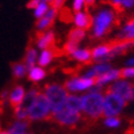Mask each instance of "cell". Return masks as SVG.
Instances as JSON below:
<instances>
[{
  "label": "cell",
  "mask_w": 134,
  "mask_h": 134,
  "mask_svg": "<svg viewBox=\"0 0 134 134\" xmlns=\"http://www.w3.org/2000/svg\"><path fill=\"white\" fill-rule=\"evenodd\" d=\"M82 98V111L89 118L97 119L103 115L104 96L100 91V88H91L88 93Z\"/></svg>",
  "instance_id": "1"
},
{
  "label": "cell",
  "mask_w": 134,
  "mask_h": 134,
  "mask_svg": "<svg viewBox=\"0 0 134 134\" xmlns=\"http://www.w3.org/2000/svg\"><path fill=\"white\" fill-rule=\"evenodd\" d=\"M120 79V70L117 69H110L109 71H107L106 73L100 75L98 79L96 80V85L97 87L101 88L107 84H113L114 82L118 81Z\"/></svg>",
  "instance_id": "10"
},
{
  "label": "cell",
  "mask_w": 134,
  "mask_h": 134,
  "mask_svg": "<svg viewBox=\"0 0 134 134\" xmlns=\"http://www.w3.org/2000/svg\"><path fill=\"white\" fill-rule=\"evenodd\" d=\"M55 42V35L52 30H47L42 32L41 35L38 37L37 40V46L39 48L43 49H48L52 47V45Z\"/></svg>",
  "instance_id": "15"
},
{
  "label": "cell",
  "mask_w": 134,
  "mask_h": 134,
  "mask_svg": "<svg viewBox=\"0 0 134 134\" xmlns=\"http://www.w3.org/2000/svg\"><path fill=\"white\" fill-rule=\"evenodd\" d=\"M72 58H74L76 61L79 62H89L91 60L92 56H91V52L87 49V48H77L72 55Z\"/></svg>",
  "instance_id": "21"
},
{
  "label": "cell",
  "mask_w": 134,
  "mask_h": 134,
  "mask_svg": "<svg viewBox=\"0 0 134 134\" xmlns=\"http://www.w3.org/2000/svg\"><path fill=\"white\" fill-rule=\"evenodd\" d=\"M134 7V0H122L120 3L121 9H131Z\"/></svg>",
  "instance_id": "30"
},
{
  "label": "cell",
  "mask_w": 134,
  "mask_h": 134,
  "mask_svg": "<svg viewBox=\"0 0 134 134\" xmlns=\"http://www.w3.org/2000/svg\"><path fill=\"white\" fill-rule=\"evenodd\" d=\"M39 59V56H38V51L35 47H29L26 52L25 55V65L27 66V69H31L33 66H36V63Z\"/></svg>",
  "instance_id": "20"
},
{
  "label": "cell",
  "mask_w": 134,
  "mask_h": 134,
  "mask_svg": "<svg viewBox=\"0 0 134 134\" xmlns=\"http://www.w3.org/2000/svg\"><path fill=\"white\" fill-rule=\"evenodd\" d=\"M40 1H41V2H48L49 0H40Z\"/></svg>",
  "instance_id": "37"
},
{
  "label": "cell",
  "mask_w": 134,
  "mask_h": 134,
  "mask_svg": "<svg viewBox=\"0 0 134 134\" xmlns=\"http://www.w3.org/2000/svg\"><path fill=\"white\" fill-rule=\"evenodd\" d=\"M52 113V107L47 98L44 93L40 92L28 109V119L32 121L44 120L48 118Z\"/></svg>",
  "instance_id": "4"
},
{
  "label": "cell",
  "mask_w": 134,
  "mask_h": 134,
  "mask_svg": "<svg viewBox=\"0 0 134 134\" xmlns=\"http://www.w3.org/2000/svg\"><path fill=\"white\" fill-rule=\"evenodd\" d=\"M86 37V32L85 30L83 29H80V28H74L72 29L69 35H68V41H71V42H74L76 44H79L81 41H83Z\"/></svg>",
  "instance_id": "23"
},
{
  "label": "cell",
  "mask_w": 134,
  "mask_h": 134,
  "mask_svg": "<svg viewBox=\"0 0 134 134\" xmlns=\"http://www.w3.org/2000/svg\"><path fill=\"white\" fill-rule=\"evenodd\" d=\"M54 57H55V53H54L53 49H51V48L43 49L40 53V55H39L38 63H39L40 66H42V68H43V66H46V65H48L53 61Z\"/></svg>",
  "instance_id": "22"
},
{
  "label": "cell",
  "mask_w": 134,
  "mask_h": 134,
  "mask_svg": "<svg viewBox=\"0 0 134 134\" xmlns=\"http://www.w3.org/2000/svg\"><path fill=\"white\" fill-rule=\"evenodd\" d=\"M25 97H26V92H25L24 87L20 85L15 86L12 89V91H10L9 93V102L12 106L17 107L23 103Z\"/></svg>",
  "instance_id": "14"
},
{
  "label": "cell",
  "mask_w": 134,
  "mask_h": 134,
  "mask_svg": "<svg viewBox=\"0 0 134 134\" xmlns=\"http://www.w3.org/2000/svg\"><path fill=\"white\" fill-rule=\"evenodd\" d=\"M81 114L80 113H75V111L62 107L56 113H53V118L55 119L56 122H58L59 125L64 126V127H72L79 124V121L81 120Z\"/></svg>",
  "instance_id": "6"
},
{
  "label": "cell",
  "mask_w": 134,
  "mask_h": 134,
  "mask_svg": "<svg viewBox=\"0 0 134 134\" xmlns=\"http://www.w3.org/2000/svg\"><path fill=\"white\" fill-rule=\"evenodd\" d=\"M94 2H96V0H86V5L87 7H91V5L94 4Z\"/></svg>",
  "instance_id": "34"
},
{
  "label": "cell",
  "mask_w": 134,
  "mask_h": 134,
  "mask_svg": "<svg viewBox=\"0 0 134 134\" xmlns=\"http://www.w3.org/2000/svg\"><path fill=\"white\" fill-rule=\"evenodd\" d=\"M131 100H134V87H133V91H132V99Z\"/></svg>",
  "instance_id": "36"
},
{
  "label": "cell",
  "mask_w": 134,
  "mask_h": 134,
  "mask_svg": "<svg viewBox=\"0 0 134 134\" xmlns=\"http://www.w3.org/2000/svg\"><path fill=\"white\" fill-rule=\"evenodd\" d=\"M63 106L75 111V113H80V114L83 113L82 111V98L79 96H75V94L69 96Z\"/></svg>",
  "instance_id": "17"
},
{
  "label": "cell",
  "mask_w": 134,
  "mask_h": 134,
  "mask_svg": "<svg viewBox=\"0 0 134 134\" xmlns=\"http://www.w3.org/2000/svg\"><path fill=\"white\" fill-rule=\"evenodd\" d=\"M44 94L48 100L53 113H56L61 109L69 97L65 87L59 84H48L47 86H45Z\"/></svg>",
  "instance_id": "3"
},
{
  "label": "cell",
  "mask_w": 134,
  "mask_h": 134,
  "mask_svg": "<svg viewBox=\"0 0 134 134\" xmlns=\"http://www.w3.org/2000/svg\"><path fill=\"white\" fill-rule=\"evenodd\" d=\"M104 125L107 128L110 129H116L120 126V120L118 117H106L104 120Z\"/></svg>",
  "instance_id": "26"
},
{
  "label": "cell",
  "mask_w": 134,
  "mask_h": 134,
  "mask_svg": "<svg viewBox=\"0 0 134 134\" xmlns=\"http://www.w3.org/2000/svg\"><path fill=\"white\" fill-rule=\"evenodd\" d=\"M29 124L26 120H16L10 126L8 132L10 134H27Z\"/></svg>",
  "instance_id": "18"
},
{
  "label": "cell",
  "mask_w": 134,
  "mask_h": 134,
  "mask_svg": "<svg viewBox=\"0 0 134 134\" xmlns=\"http://www.w3.org/2000/svg\"><path fill=\"white\" fill-rule=\"evenodd\" d=\"M96 85V80L88 79L85 76L72 77L68 80L64 84V87L70 92H82L86 90H90Z\"/></svg>",
  "instance_id": "7"
},
{
  "label": "cell",
  "mask_w": 134,
  "mask_h": 134,
  "mask_svg": "<svg viewBox=\"0 0 134 134\" xmlns=\"http://www.w3.org/2000/svg\"><path fill=\"white\" fill-rule=\"evenodd\" d=\"M40 0H29V2L27 4V8L28 9H31V10H35L39 4H40Z\"/></svg>",
  "instance_id": "31"
},
{
  "label": "cell",
  "mask_w": 134,
  "mask_h": 134,
  "mask_svg": "<svg viewBox=\"0 0 134 134\" xmlns=\"http://www.w3.org/2000/svg\"><path fill=\"white\" fill-rule=\"evenodd\" d=\"M73 21L76 26V28H80L83 30L89 29L92 27V17L89 15L85 11H81V12H76L73 16Z\"/></svg>",
  "instance_id": "12"
},
{
  "label": "cell",
  "mask_w": 134,
  "mask_h": 134,
  "mask_svg": "<svg viewBox=\"0 0 134 134\" xmlns=\"http://www.w3.org/2000/svg\"><path fill=\"white\" fill-rule=\"evenodd\" d=\"M122 0H110L111 4H113L115 8H120V3H121Z\"/></svg>",
  "instance_id": "32"
},
{
  "label": "cell",
  "mask_w": 134,
  "mask_h": 134,
  "mask_svg": "<svg viewBox=\"0 0 134 134\" xmlns=\"http://www.w3.org/2000/svg\"><path fill=\"white\" fill-rule=\"evenodd\" d=\"M126 103L127 101L120 96L107 90L104 96L103 115L105 117H117V115H119L125 108Z\"/></svg>",
  "instance_id": "5"
},
{
  "label": "cell",
  "mask_w": 134,
  "mask_h": 134,
  "mask_svg": "<svg viewBox=\"0 0 134 134\" xmlns=\"http://www.w3.org/2000/svg\"><path fill=\"white\" fill-rule=\"evenodd\" d=\"M120 77L122 80L134 79V66H127V68L120 70Z\"/></svg>",
  "instance_id": "27"
},
{
  "label": "cell",
  "mask_w": 134,
  "mask_h": 134,
  "mask_svg": "<svg viewBox=\"0 0 134 134\" xmlns=\"http://www.w3.org/2000/svg\"><path fill=\"white\" fill-rule=\"evenodd\" d=\"M110 69H113V68H111V65L109 63H107V62H99V63L92 65L89 70H87V72H85V74L83 76L88 77V79L97 80L100 75L106 73Z\"/></svg>",
  "instance_id": "11"
},
{
  "label": "cell",
  "mask_w": 134,
  "mask_h": 134,
  "mask_svg": "<svg viewBox=\"0 0 134 134\" xmlns=\"http://www.w3.org/2000/svg\"><path fill=\"white\" fill-rule=\"evenodd\" d=\"M27 134H33V133H30V132H28V133H27Z\"/></svg>",
  "instance_id": "38"
},
{
  "label": "cell",
  "mask_w": 134,
  "mask_h": 134,
  "mask_svg": "<svg viewBox=\"0 0 134 134\" xmlns=\"http://www.w3.org/2000/svg\"><path fill=\"white\" fill-rule=\"evenodd\" d=\"M77 48H79V44H76L74 42H71V41H68L64 44V46H63L64 52L68 55H72Z\"/></svg>",
  "instance_id": "28"
},
{
  "label": "cell",
  "mask_w": 134,
  "mask_h": 134,
  "mask_svg": "<svg viewBox=\"0 0 134 134\" xmlns=\"http://www.w3.org/2000/svg\"><path fill=\"white\" fill-rule=\"evenodd\" d=\"M27 72H28V69L25 65V63L16 62L12 65V73L16 79H21V77H24Z\"/></svg>",
  "instance_id": "24"
},
{
  "label": "cell",
  "mask_w": 134,
  "mask_h": 134,
  "mask_svg": "<svg viewBox=\"0 0 134 134\" xmlns=\"http://www.w3.org/2000/svg\"><path fill=\"white\" fill-rule=\"evenodd\" d=\"M116 20V14L113 9L104 8L92 17V35L94 38H102L111 28Z\"/></svg>",
  "instance_id": "2"
},
{
  "label": "cell",
  "mask_w": 134,
  "mask_h": 134,
  "mask_svg": "<svg viewBox=\"0 0 134 134\" xmlns=\"http://www.w3.org/2000/svg\"><path fill=\"white\" fill-rule=\"evenodd\" d=\"M58 14V10L55 8H49V10L47 11V13L44 15L42 18H40L37 23V28L40 31H47V29H49V27L53 25L54 20Z\"/></svg>",
  "instance_id": "9"
},
{
  "label": "cell",
  "mask_w": 134,
  "mask_h": 134,
  "mask_svg": "<svg viewBox=\"0 0 134 134\" xmlns=\"http://www.w3.org/2000/svg\"><path fill=\"white\" fill-rule=\"evenodd\" d=\"M133 87L134 85H132V83L128 82L127 80H118L110 85L108 90L120 96L126 101H129V100L132 99Z\"/></svg>",
  "instance_id": "8"
},
{
  "label": "cell",
  "mask_w": 134,
  "mask_h": 134,
  "mask_svg": "<svg viewBox=\"0 0 134 134\" xmlns=\"http://www.w3.org/2000/svg\"><path fill=\"white\" fill-rule=\"evenodd\" d=\"M49 10V4L48 2H40V4L33 10L35 11V17L40 19L42 18L44 15L47 13V11Z\"/></svg>",
  "instance_id": "25"
},
{
  "label": "cell",
  "mask_w": 134,
  "mask_h": 134,
  "mask_svg": "<svg viewBox=\"0 0 134 134\" xmlns=\"http://www.w3.org/2000/svg\"><path fill=\"white\" fill-rule=\"evenodd\" d=\"M110 49H111L110 44H103V45H99L94 47L91 51L92 59L99 62H107V60H109L108 57L110 54Z\"/></svg>",
  "instance_id": "13"
},
{
  "label": "cell",
  "mask_w": 134,
  "mask_h": 134,
  "mask_svg": "<svg viewBox=\"0 0 134 134\" xmlns=\"http://www.w3.org/2000/svg\"><path fill=\"white\" fill-rule=\"evenodd\" d=\"M0 134H10L8 131H0Z\"/></svg>",
  "instance_id": "35"
},
{
  "label": "cell",
  "mask_w": 134,
  "mask_h": 134,
  "mask_svg": "<svg viewBox=\"0 0 134 134\" xmlns=\"http://www.w3.org/2000/svg\"><path fill=\"white\" fill-rule=\"evenodd\" d=\"M118 41H134V19L129 20L118 33Z\"/></svg>",
  "instance_id": "16"
},
{
  "label": "cell",
  "mask_w": 134,
  "mask_h": 134,
  "mask_svg": "<svg viewBox=\"0 0 134 134\" xmlns=\"http://www.w3.org/2000/svg\"><path fill=\"white\" fill-rule=\"evenodd\" d=\"M86 4V0H73V4H72V9L73 11L76 12H81L83 11V8Z\"/></svg>",
  "instance_id": "29"
},
{
  "label": "cell",
  "mask_w": 134,
  "mask_h": 134,
  "mask_svg": "<svg viewBox=\"0 0 134 134\" xmlns=\"http://www.w3.org/2000/svg\"><path fill=\"white\" fill-rule=\"evenodd\" d=\"M45 76H46V72L44 71V69L40 65H36V66H33V68L28 70L29 80L32 81V82H35V83L44 80L45 79Z\"/></svg>",
  "instance_id": "19"
},
{
  "label": "cell",
  "mask_w": 134,
  "mask_h": 134,
  "mask_svg": "<svg viewBox=\"0 0 134 134\" xmlns=\"http://www.w3.org/2000/svg\"><path fill=\"white\" fill-rule=\"evenodd\" d=\"M126 64H127V66H134V57L128 59L127 62H126Z\"/></svg>",
  "instance_id": "33"
}]
</instances>
